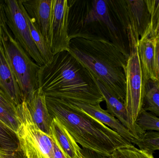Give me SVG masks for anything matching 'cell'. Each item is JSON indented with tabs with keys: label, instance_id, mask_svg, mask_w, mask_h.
Returning <instances> with one entry per match:
<instances>
[{
	"label": "cell",
	"instance_id": "cell-1",
	"mask_svg": "<svg viewBox=\"0 0 159 158\" xmlns=\"http://www.w3.org/2000/svg\"><path fill=\"white\" fill-rule=\"evenodd\" d=\"M69 52L94 78L125 103L129 56L111 41L89 32L70 35Z\"/></svg>",
	"mask_w": 159,
	"mask_h": 158
},
{
	"label": "cell",
	"instance_id": "cell-2",
	"mask_svg": "<svg viewBox=\"0 0 159 158\" xmlns=\"http://www.w3.org/2000/svg\"><path fill=\"white\" fill-rule=\"evenodd\" d=\"M38 82L46 96L90 105L104 101L89 71L69 51L54 55L40 67Z\"/></svg>",
	"mask_w": 159,
	"mask_h": 158
},
{
	"label": "cell",
	"instance_id": "cell-3",
	"mask_svg": "<svg viewBox=\"0 0 159 158\" xmlns=\"http://www.w3.org/2000/svg\"><path fill=\"white\" fill-rule=\"evenodd\" d=\"M50 115L63 124L82 148L106 156L132 144L100 121L71 106L66 100L46 96Z\"/></svg>",
	"mask_w": 159,
	"mask_h": 158
},
{
	"label": "cell",
	"instance_id": "cell-4",
	"mask_svg": "<svg viewBox=\"0 0 159 158\" xmlns=\"http://www.w3.org/2000/svg\"><path fill=\"white\" fill-rule=\"evenodd\" d=\"M0 32L7 60L24 101H26L39 88L38 72L40 66L31 58L15 39L2 16L0 22Z\"/></svg>",
	"mask_w": 159,
	"mask_h": 158
},
{
	"label": "cell",
	"instance_id": "cell-5",
	"mask_svg": "<svg viewBox=\"0 0 159 158\" xmlns=\"http://www.w3.org/2000/svg\"><path fill=\"white\" fill-rule=\"evenodd\" d=\"M107 1L113 19L122 31L129 48L138 45L140 37H148L150 15L145 0Z\"/></svg>",
	"mask_w": 159,
	"mask_h": 158
},
{
	"label": "cell",
	"instance_id": "cell-6",
	"mask_svg": "<svg viewBox=\"0 0 159 158\" xmlns=\"http://www.w3.org/2000/svg\"><path fill=\"white\" fill-rule=\"evenodd\" d=\"M18 127L15 134L26 158H53V141L34 123L26 101L17 107Z\"/></svg>",
	"mask_w": 159,
	"mask_h": 158
},
{
	"label": "cell",
	"instance_id": "cell-7",
	"mask_svg": "<svg viewBox=\"0 0 159 158\" xmlns=\"http://www.w3.org/2000/svg\"><path fill=\"white\" fill-rule=\"evenodd\" d=\"M3 18L8 29L28 55L40 67L45 64L32 39L20 1H1Z\"/></svg>",
	"mask_w": 159,
	"mask_h": 158
},
{
	"label": "cell",
	"instance_id": "cell-8",
	"mask_svg": "<svg viewBox=\"0 0 159 158\" xmlns=\"http://www.w3.org/2000/svg\"><path fill=\"white\" fill-rule=\"evenodd\" d=\"M129 53L125 70V105L131 119L136 123L143 107L146 83L143 77L137 46L131 48Z\"/></svg>",
	"mask_w": 159,
	"mask_h": 158
},
{
	"label": "cell",
	"instance_id": "cell-9",
	"mask_svg": "<svg viewBox=\"0 0 159 158\" xmlns=\"http://www.w3.org/2000/svg\"><path fill=\"white\" fill-rule=\"evenodd\" d=\"M70 6L67 0H54L50 27L49 45L53 56L69 51V16Z\"/></svg>",
	"mask_w": 159,
	"mask_h": 158
},
{
	"label": "cell",
	"instance_id": "cell-10",
	"mask_svg": "<svg viewBox=\"0 0 159 158\" xmlns=\"http://www.w3.org/2000/svg\"><path fill=\"white\" fill-rule=\"evenodd\" d=\"M95 22L102 23L105 26L111 41L129 56V42L120 28L111 17L107 1L94 0L92 2L91 8L85 15L83 23L88 25Z\"/></svg>",
	"mask_w": 159,
	"mask_h": 158
},
{
	"label": "cell",
	"instance_id": "cell-11",
	"mask_svg": "<svg viewBox=\"0 0 159 158\" xmlns=\"http://www.w3.org/2000/svg\"><path fill=\"white\" fill-rule=\"evenodd\" d=\"M92 76L106 101L107 111L117 119L136 138L143 135L146 132L141 129L136 123L133 122L127 111L125 103L96 78L92 75Z\"/></svg>",
	"mask_w": 159,
	"mask_h": 158
},
{
	"label": "cell",
	"instance_id": "cell-12",
	"mask_svg": "<svg viewBox=\"0 0 159 158\" xmlns=\"http://www.w3.org/2000/svg\"><path fill=\"white\" fill-rule=\"evenodd\" d=\"M66 101L71 106L75 109L100 121L102 123L118 133L131 143L132 144L134 141L137 139V138L122 125L117 119L110 114L107 110L102 109L100 106V105H90L73 101Z\"/></svg>",
	"mask_w": 159,
	"mask_h": 158
},
{
	"label": "cell",
	"instance_id": "cell-13",
	"mask_svg": "<svg viewBox=\"0 0 159 158\" xmlns=\"http://www.w3.org/2000/svg\"><path fill=\"white\" fill-rule=\"evenodd\" d=\"M20 1L26 12L30 17L34 20L47 42L49 45L54 0Z\"/></svg>",
	"mask_w": 159,
	"mask_h": 158
},
{
	"label": "cell",
	"instance_id": "cell-14",
	"mask_svg": "<svg viewBox=\"0 0 159 158\" xmlns=\"http://www.w3.org/2000/svg\"><path fill=\"white\" fill-rule=\"evenodd\" d=\"M0 88L16 107L24 101L12 69L4 50L0 32Z\"/></svg>",
	"mask_w": 159,
	"mask_h": 158
},
{
	"label": "cell",
	"instance_id": "cell-15",
	"mask_svg": "<svg viewBox=\"0 0 159 158\" xmlns=\"http://www.w3.org/2000/svg\"><path fill=\"white\" fill-rule=\"evenodd\" d=\"M25 101L34 123L40 130L50 136L53 117L48 111L43 92L41 88H38Z\"/></svg>",
	"mask_w": 159,
	"mask_h": 158
},
{
	"label": "cell",
	"instance_id": "cell-16",
	"mask_svg": "<svg viewBox=\"0 0 159 158\" xmlns=\"http://www.w3.org/2000/svg\"><path fill=\"white\" fill-rule=\"evenodd\" d=\"M50 136L67 158H85L81 147L57 118L53 117Z\"/></svg>",
	"mask_w": 159,
	"mask_h": 158
},
{
	"label": "cell",
	"instance_id": "cell-17",
	"mask_svg": "<svg viewBox=\"0 0 159 158\" xmlns=\"http://www.w3.org/2000/svg\"><path fill=\"white\" fill-rule=\"evenodd\" d=\"M156 41L148 36L141 38L137 48L143 77L145 82L149 80H158L155 56Z\"/></svg>",
	"mask_w": 159,
	"mask_h": 158
},
{
	"label": "cell",
	"instance_id": "cell-18",
	"mask_svg": "<svg viewBox=\"0 0 159 158\" xmlns=\"http://www.w3.org/2000/svg\"><path fill=\"white\" fill-rule=\"evenodd\" d=\"M20 2L23 14L30 29L32 39L34 42L41 56L46 64L47 62L51 60L53 57L50 45L47 42L34 20L30 17L26 12L24 6L21 3V1H20Z\"/></svg>",
	"mask_w": 159,
	"mask_h": 158
},
{
	"label": "cell",
	"instance_id": "cell-19",
	"mask_svg": "<svg viewBox=\"0 0 159 158\" xmlns=\"http://www.w3.org/2000/svg\"><path fill=\"white\" fill-rule=\"evenodd\" d=\"M143 110L159 117V82L149 80L145 83V96Z\"/></svg>",
	"mask_w": 159,
	"mask_h": 158
},
{
	"label": "cell",
	"instance_id": "cell-20",
	"mask_svg": "<svg viewBox=\"0 0 159 158\" xmlns=\"http://www.w3.org/2000/svg\"><path fill=\"white\" fill-rule=\"evenodd\" d=\"M133 143L138 146L141 150L153 154L156 150H159V132H146Z\"/></svg>",
	"mask_w": 159,
	"mask_h": 158
},
{
	"label": "cell",
	"instance_id": "cell-21",
	"mask_svg": "<svg viewBox=\"0 0 159 158\" xmlns=\"http://www.w3.org/2000/svg\"><path fill=\"white\" fill-rule=\"evenodd\" d=\"M150 15L149 36L150 39L159 40V0H145Z\"/></svg>",
	"mask_w": 159,
	"mask_h": 158
},
{
	"label": "cell",
	"instance_id": "cell-22",
	"mask_svg": "<svg viewBox=\"0 0 159 158\" xmlns=\"http://www.w3.org/2000/svg\"><path fill=\"white\" fill-rule=\"evenodd\" d=\"M112 156L114 158H154L153 154L138 149L133 144L117 149Z\"/></svg>",
	"mask_w": 159,
	"mask_h": 158
},
{
	"label": "cell",
	"instance_id": "cell-23",
	"mask_svg": "<svg viewBox=\"0 0 159 158\" xmlns=\"http://www.w3.org/2000/svg\"><path fill=\"white\" fill-rule=\"evenodd\" d=\"M143 130L159 132V118L152 113L142 110L136 121Z\"/></svg>",
	"mask_w": 159,
	"mask_h": 158
},
{
	"label": "cell",
	"instance_id": "cell-24",
	"mask_svg": "<svg viewBox=\"0 0 159 158\" xmlns=\"http://www.w3.org/2000/svg\"><path fill=\"white\" fill-rule=\"evenodd\" d=\"M0 122L9 131L16 134L18 127L16 117L0 105Z\"/></svg>",
	"mask_w": 159,
	"mask_h": 158
},
{
	"label": "cell",
	"instance_id": "cell-25",
	"mask_svg": "<svg viewBox=\"0 0 159 158\" xmlns=\"http://www.w3.org/2000/svg\"><path fill=\"white\" fill-rule=\"evenodd\" d=\"M7 130L0 122V144L4 149L11 151L15 149V144Z\"/></svg>",
	"mask_w": 159,
	"mask_h": 158
},
{
	"label": "cell",
	"instance_id": "cell-26",
	"mask_svg": "<svg viewBox=\"0 0 159 158\" xmlns=\"http://www.w3.org/2000/svg\"><path fill=\"white\" fill-rule=\"evenodd\" d=\"M0 105L16 117V107L10 102L2 90L0 88Z\"/></svg>",
	"mask_w": 159,
	"mask_h": 158
},
{
	"label": "cell",
	"instance_id": "cell-27",
	"mask_svg": "<svg viewBox=\"0 0 159 158\" xmlns=\"http://www.w3.org/2000/svg\"><path fill=\"white\" fill-rule=\"evenodd\" d=\"M81 151L85 158H114L112 156H104L86 148H81Z\"/></svg>",
	"mask_w": 159,
	"mask_h": 158
},
{
	"label": "cell",
	"instance_id": "cell-28",
	"mask_svg": "<svg viewBox=\"0 0 159 158\" xmlns=\"http://www.w3.org/2000/svg\"><path fill=\"white\" fill-rule=\"evenodd\" d=\"M53 158H67L58 147L54 141H53Z\"/></svg>",
	"mask_w": 159,
	"mask_h": 158
},
{
	"label": "cell",
	"instance_id": "cell-29",
	"mask_svg": "<svg viewBox=\"0 0 159 158\" xmlns=\"http://www.w3.org/2000/svg\"><path fill=\"white\" fill-rule=\"evenodd\" d=\"M155 56H156V66H157V72L158 81L159 82V40L156 41Z\"/></svg>",
	"mask_w": 159,
	"mask_h": 158
},
{
	"label": "cell",
	"instance_id": "cell-30",
	"mask_svg": "<svg viewBox=\"0 0 159 158\" xmlns=\"http://www.w3.org/2000/svg\"><path fill=\"white\" fill-rule=\"evenodd\" d=\"M0 158H14V157L11 154L8 153L7 150L0 148Z\"/></svg>",
	"mask_w": 159,
	"mask_h": 158
},
{
	"label": "cell",
	"instance_id": "cell-31",
	"mask_svg": "<svg viewBox=\"0 0 159 158\" xmlns=\"http://www.w3.org/2000/svg\"><path fill=\"white\" fill-rule=\"evenodd\" d=\"M2 10H1V2L0 1V22L2 20Z\"/></svg>",
	"mask_w": 159,
	"mask_h": 158
}]
</instances>
